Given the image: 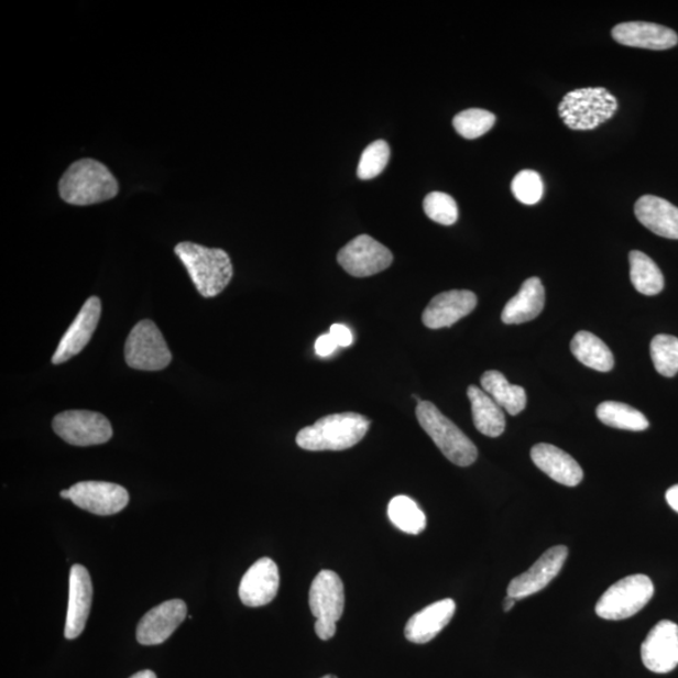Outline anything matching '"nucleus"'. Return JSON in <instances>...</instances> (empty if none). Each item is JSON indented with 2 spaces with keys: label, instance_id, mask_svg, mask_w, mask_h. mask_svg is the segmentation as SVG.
Wrapping results in <instances>:
<instances>
[{
  "label": "nucleus",
  "instance_id": "1",
  "mask_svg": "<svg viewBox=\"0 0 678 678\" xmlns=\"http://www.w3.org/2000/svg\"><path fill=\"white\" fill-rule=\"evenodd\" d=\"M61 198L76 207L111 200L119 194V183L109 167L94 158L70 165L59 181Z\"/></svg>",
  "mask_w": 678,
  "mask_h": 678
},
{
  "label": "nucleus",
  "instance_id": "2",
  "mask_svg": "<svg viewBox=\"0 0 678 678\" xmlns=\"http://www.w3.org/2000/svg\"><path fill=\"white\" fill-rule=\"evenodd\" d=\"M175 253L205 298L217 297L233 278V264L222 249L184 242L175 247Z\"/></svg>",
  "mask_w": 678,
  "mask_h": 678
},
{
  "label": "nucleus",
  "instance_id": "3",
  "mask_svg": "<svg viewBox=\"0 0 678 678\" xmlns=\"http://www.w3.org/2000/svg\"><path fill=\"white\" fill-rule=\"evenodd\" d=\"M370 420L360 414L328 415L302 428L297 445L307 451H342L359 444L370 428Z\"/></svg>",
  "mask_w": 678,
  "mask_h": 678
},
{
  "label": "nucleus",
  "instance_id": "4",
  "mask_svg": "<svg viewBox=\"0 0 678 678\" xmlns=\"http://www.w3.org/2000/svg\"><path fill=\"white\" fill-rule=\"evenodd\" d=\"M416 417L425 433L431 437L445 458L458 467H470L478 459L474 442L455 425L450 418L441 414L433 403L423 401L416 407Z\"/></svg>",
  "mask_w": 678,
  "mask_h": 678
},
{
  "label": "nucleus",
  "instance_id": "5",
  "mask_svg": "<svg viewBox=\"0 0 678 678\" xmlns=\"http://www.w3.org/2000/svg\"><path fill=\"white\" fill-rule=\"evenodd\" d=\"M617 109V98L603 87L576 89L567 94L558 107L560 119L576 131L601 127L613 118Z\"/></svg>",
  "mask_w": 678,
  "mask_h": 678
},
{
  "label": "nucleus",
  "instance_id": "6",
  "mask_svg": "<svg viewBox=\"0 0 678 678\" xmlns=\"http://www.w3.org/2000/svg\"><path fill=\"white\" fill-rule=\"evenodd\" d=\"M654 594L655 586L649 577L630 576L604 592L595 605V613L606 621L627 620L644 609Z\"/></svg>",
  "mask_w": 678,
  "mask_h": 678
},
{
  "label": "nucleus",
  "instance_id": "7",
  "mask_svg": "<svg viewBox=\"0 0 678 678\" xmlns=\"http://www.w3.org/2000/svg\"><path fill=\"white\" fill-rule=\"evenodd\" d=\"M309 606L316 617L315 630L322 641L336 635L337 622L345 610V587L333 570H322L311 582Z\"/></svg>",
  "mask_w": 678,
  "mask_h": 678
},
{
  "label": "nucleus",
  "instance_id": "8",
  "mask_svg": "<svg viewBox=\"0 0 678 678\" xmlns=\"http://www.w3.org/2000/svg\"><path fill=\"white\" fill-rule=\"evenodd\" d=\"M124 359L131 369L139 371H162L173 360L165 338L153 320H141L132 328L127 345Z\"/></svg>",
  "mask_w": 678,
  "mask_h": 678
},
{
  "label": "nucleus",
  "instance_id": "9",
  "mask_svg": "<svg viewBox=\"0 0 678 678\" xmlns=\"http://www.w3.org/2000/svg\"><path fill=\"white\" fill-rule=\"evenodd\" d=\"M53 430L62 440L81 448L106 444L113 435L111 423L103 415L86 409H70L57 415Z\"/></svg>",
  "mask_w": 678,
  "mask_h": 678
},
{
  "label": "nucleus",
  "instance_id": "10",
  "mask_svg": "<svg viewBox=\"0 0 678 678\" xmlns=\"http://www.w3.org/2000/svg\"><path fill=\"white\" fill-rule=\"evenodd\" d=\"M337 261L348 274L364 278L386 271L394 261V255L378 240L363 234L343 247Z\"/></svg>",
  "mask_w": 678,
  "mask_h": 678
},
{
  "label": "nucleus",
  "instance_id": "11",
  "mask_svg": "<svg viewBox=\"0 0 678 678\" xmlns=\"http://www.w3.org/2000/svg\"><path fill=\"white\" fill-rule=\"evenodd\" d=\"M69 501L88 513L113 515L129 505L128 490L106 481H81L69 489Z\"/></svg>",
  "mask_w": 678,
  "mask_h": 678
},
{
  "label": "nucleus",
  "instance_id": "12",
  "mask_svg": "<svg viewBox=\"0 0 678 678\" xmlns=\"http://www.w3.org/2000/svg\"><path fill=\"white\" fill-rule=\"evenodd\" d=\"M642 663L649 671L668 674L678 666V626L671 621H661L649 631L641 646Z\"/></svg>",
  "mask_w": 678,
  "mask_h": 678
},
{
  "label": "nucleus",
  "instance_id": "13",
  "mask_svg": "<svg viewBox=\"0 0 678 678\" xmlns=\"http://www.w3.org/2000/svg\"><path fill=\"white\" fill-rule=\"evenodd\" d=\"M568 548L557 546L548 549L525 573L517 576L507 586V595L515 600L533 595L544 590L564 568Z\"/></svg>",
  "mask_w": 678,
  "mask_h": 678
},
{
  "label": "nucleus",
  "instance_id": "14",
  "mask_svg": "<svg viewBox=\"0 0 678 678\" xmlns=\"http://www.w3.org/2000/svg\"><path fill=\"white\" fill-rule=\"evenodd\" d=\"M187 605L182 600L163 602L141 619L136 637L141 645H162L185 621Z\"/></svg>",
  "mask_w": 678,
  "mask_h": 678
},
{
  "label": "nucleus",
  "instance_id": "15",
  "mask_svg": "<svg viewBox=\"0 0 678 678\" xmlns=\"http://www.w3.org/2000/svg\"><path fill=\"white\" fill-rule=\"evenodd\" d=\"M101 310V300L98 297H91L85 303L74 324L62 337L57 351L53 354V364L65 363L84 350L100 322Z\"/></svg>",
  "mask_w": 678,
  "mask_h": 678
},
{
  "label": "nucleus",
  "instance_id": "16",
  "mask_svg": "<svg viewBox=\"0 0 678 678\" xmlns=\"http://www.w3.org/2000/svg\"><path fill=\"white\" fill-rule=\"evenodd\" d=\"M94 587L91 576L81 565H75L69 573L68 610L65 627V637L76 639L81 636L86 627L89 612H91Z\"/></svg>",
  "mask_w": 678,
  "mask_h": 678
},
{
  "label": "nucleus",
  "instance_id": "17",
  "mask_svg": "<svg viewBox=\"0 0 678 678\" xmlns=\"http://www.w3.org/2000/svg\"><path fill=\"white\" fill-rule=\"evenodd\" d=\"M280 569L271 558H262L248 569L239 587L240 601L247 606L270 604L280 591Z\"/></svg>",
  "mask_w": 678,
  "mask_h": 678
},
{
  "label": "nucleus",
  "instance_id": "18",
  "mask_svg": "<svg viewBox=\"0 0 678 678\" xmlns=\"http://www.w3.org/2000/svg\"><path fill=\"white\" fill-rule=\"evenodd\" d=\"M478 298L470 291H449L437 294L424 310L423 322L427 328L451 327L477 308Z\"/></svg>",
  "mask_w": 678,
  "mask_h": 678
},
{
  "label": "nucleus",
  "instance_id": "19",
  "mask_svg": "<svg viewBox=\"0 0 678 678\" xmlns=\"http://www.w3.org/2000/svg\"><path fill=\"white\" fill-rule=\"evenodd\" d=\"M612 37L622 46L653 51L670 50L678 43V35L671 29L656 23L628 22L614 26Z\"/></svg>",
  "mask_w": 678,
  "mask_h": 678
},
{
  "label": "nucleus",
  "instance_id": "20",
  "mask_svg": "<svg viewBox=\"0 0 678 678\" xmlns=\"http://www.w3.org/2000/svg\"><path fill=\"white\" fill-rule=\"evenodd\" d=\"M535 466L544 474L566 486H577L582 483L583 470L566 451L549 444L535 445L531 451Z\"/></svg>",
  "mask_w": 678,
  "mask_h": 678
},
{
  "label": "nucleus",
  "instance_id": "21",
  "mask_svg": "<svg viewBox=\"0 0 678 678\" xmlns=\"http://www.w3.org/2000/svg\"><path fill=\"white\" fill-rule=\"evenodd\" d=\"M457 604L450 598L437 601L417 612L408 620L405 637L413 644L424 645L433 641L451 622Z\"/></svg>",
  "mask_w": 678,
  "mask_h": 678
},
{
  "label": "nucleus",
  "instance_id": "22",
  "mask_svg": "<svg viewBox=\"0 0 678 678\" xmlns=\"http://www.w3.org/2000/svg\"><path fill=\"white\" fill-rule=\"evenodd\" d=\"M642 226L658 237L678 240V208L658 196L645 195L635 205Z\"/></svg>",
  "mask_w": 678,
  "mask_h": 678
},
{
  "label": "nucleus",
  "instance_id": "23",
  "mask_svg": "<svg viewBox=\"0 0 678 678\" xmlns=\"http://www.w3.org/2000/svg\"><path fill=\"white\" fill-rule=\"evenodd\" d=\"M546 305V291L537 276L526 280L520 293L516 294L502 314L505 325H522L537 318Z\"/></svg>",
  "mask_w": 678,
  "mask_h": 678
},
{
  "label": "nucleus",
  "instance_id": "24",
  "mask_svg": "<svg viewBox=\"0 0 678 678\" xmlns=\"http://www.w3.org/2000/svg\"><path fill=\"white\" fill-rule=\"evenodd\" d=\"M468 397L478 431L489 437L501 436L506 424L503 408L483 389L477 386L468 389Z\"/></svg>",
  "mask_w": 678,
  "mask_h": 678
},
{
  "label": "nucleus",
  "instance_id": "25",
  "mask_svg": "<svg viewBox=\"0 0 678 678\" xmlns=\"http://www.w3.org/2000/svg\"><path fill=\"white\" fill-rule=\"evenodd\" d=\"M481 387L508 415L516 416L524 412L526 406L525 390L511 385L504 374L499 371H488L481 378Z\"/></svg>",
  "mask_w": 678,
  "mask_h": 678
},
{
  "label": "nucleus",
  "instance_id": "26",
  "mask_svg": "<svg viewBox=\"0 0 678 678\" xmlns=\"http://www.w3.org/2000/svg\"><path fill=\"white\" fill-rule=\"evenodd\" d=\"M570 351L587 368L600 372H610L613 369L614 359L609 346L591 332H578L570 342Z\"/></svg>",
  "mask_w": 678,
  "mask_h": 678
},
{
  "label": "nucleus",
  "instance_id": "27",
  "mask_svg": "<svg viewBox=\"0 0 678 678\" xmlns=\"http://www.w3.org/2000/svg\"><path fill=\"white\" fill-rule=\"evenodd\" d=\"M631 282L637 292L644 296H656L665 287L664 274L657 264L645 253H630Z\"/></svg>",
  "mask_w": 678,
  "mask_h": 678
},
{
  "label": "nucleus",
  "instance_id": "28",
  "mask_svg": "<svg viewBox=\"0 0 678 678\" xmlns=\"http://www.w3.org/2000/svg\"><path fill=\"white\" fill-rule=\"evenodd\" d=\"M598 420L606 426L627 431H645L649 423L646 416L632 407L614 401H605L597 407Z\"/></svg>",
  "mask_w": 678,
  "mask_h": 678
},
{
  "label": "nucleus",
  "instance_id": "29",
  "mask_svg": "<svg viewBox=\"0 0 678 678\" xmlns=\"http://www.w3.org/2000/svg\"><path fill=\"white\" fill-rule=\"evenodd\" d=\"M387 514L401 532L418 535L426 528V515L412 497L398 495L389 504Z\"/></svg>",
  "mask_w": 678,
  "mask_h": 678
},
{
  "label": "nucleus",
  "instance_id": "30",
  "mask_svg": "<svg viewBox=\"0 0 678 678\" xmlns=\"http://www.w3.org/2000/svg\"><path fill=\"white\" fill-rule=\"evenodd\" d=\"M650 357L655 369L665 378H674L678 372V338L658 335L650 342Z\"/></svg>",
  "mask_w": 678,
  "mask_h": 678
},
{
  "label": "nucleus",
  "instance_id": "31",
  "mask_svg": "<svg viewBox=\"0 0 678 678\" xmlns=\"http://www.w3.org/2000/svg\"><path fill=\"white\" fill-rule=\"evenodd\" d=\"M495 121V114L492 112L470 109L455 116L452 123L460 136L474 140L492 130Z\"/></svg>",
  "mask_w": 678,
  "mask_h": 678
},
{
  "label": "nucleus",
  "instance_id": "32",
  "mask_svg": "<svg viewBox=\"0 0 678 678\" xmlns=\"http://www.w3.org/2000/svg\"><path fill=\"white\" fill-rule=\"evenodd\" d=\"M424 210L428 218L446 227L453 226L459 218L457 201L445 193L428 194L424 200Z\"/></svg>",
  "mask_w": 678,
  "mask_h": 678
},
{
  "label": "nucleus",
  "instance_id": "33",
  "mask_svg": "<svg viewBox=\"0 0 678 678\" xmlns=\"http://www.w3.org/2000/svg\"><path fill=\"white\" fill-rule=\"evenodd\" d=\"M389 162L390 146L387 142L383 140L374 141L363 151L357 175L361 181H370V178L379 176L386 168Z\"/></svg>",
  "mask_w": 678,
  "mask_h": 678
},
{
  "label": "nucleus",
  "instance_id": "34",
  "mask_svg": "<svg viewBox=\"0 0 678 678\" xmlns=\"http://www.w3.org/2000/svg\"><path fill=\"white\" fill-rule=\"evenodd\" d=\"M512 192L515 198L525 205L538 204L544 193L542 176L533 170H523L514 177Z\"/></svg>",
  "mask_w": 678,
  "mask_h": 678
},
{
  "label": "nucleus",
  "instance_id": "35",
  "mask_svg": "<svg viewBox=\"0 0 678 678\" xmlns=\"http://www.w3.org/2000/svg\"><path fill=\"white\" fill-rule=\"evenodd\" d=\"M338 345V347H350L353 342V336L350 328L343 325H333L331 331H329Z\"/></svg>",
  "mask_w": 678,
  "mask_h": 678
},
{
  "label": "nucleus",
  "instance_id": "36",
  "mask_svg": "<svg viewBox=\"0 0 678 678\" xmlns=\"http://www.w3.org/2000/svg\"><path fill=\"white\" fill-rule=\"evenodd\" d=\"M337 347L338 345L331 335H324L317 339L316 353L319 357H328L337 350Z\"/></svg>",
  "mask_w": 678,
  "mask_h": 678
},
{
  "label": "nucleus",
  "instance_id": "37",
  "mask_svg": "<svg viewBox=\"0 0 678 678\" xmlns=\"http://www.w3.org/2000/svg\"><path fill=\"white\" fill-rule=\"evenodd\" d=\"M666 502L674 508L676 513H678V485H675L667 490Z\"/></svg>",
  "mask_w": 678,
  "mask_h": 678
},
{
  "label": "nucleus",
  "instance_id": "38",
  "mask_svg": "<svg viewBox=\"0 0 678 678\" xmlns=\"http://www.w3.org/2000/svg\"><path fill=\"white\" fill-rule=\"evenodd\" d=\"M516 601L517 600H515V598L506 595V598L504 600V611L505 612L512 611V609L515 605Z\"/></svg>",
  "mask_w": 678,
  "mask_h": 678
},
{
  "label": "nucleus",
  "instance_id": "39",
  "mask_svg": "<svg viewBox=\"0 0 678 678\" xmlns=\"http://www.w3.org/2000/svg\"><path fill=\"white\" fill-rule=\"evenodd\" d=\"M130 678H157V677L153 671L145 670V671H140L131 676Z\"/></svg>",
  "mask_w": 678,
  "mask_h": 678
},
{
  "label": "nucleus",
  "instance_id": "40",
  "mask_svg": "<svg viewBox=\"0 0 678 678\" xmlns=\"http://www.w3.org/2000/svg\"><path fill=\"white\" fill-rule=\"evenodd\" d=\"M59 495H61L62 499H68V501H69V489L68 490H62Z\"/></svg>",
  "mask_w": 678,
  "mask_h": 678
},
{
  "label": "nucleus",
  "instance_id": "41",
  "mask_svg": "<svg viewBox=\"0 0 678 678\" xmlns=\"http://www.w3.org/2000/svg\"><path fill=\"white\" fill-rule=\"evenodd\" d=\"M322 678H337V677H336V676H333V675H327V676H325V677H322Z\"/></svg>",
  "mask_w": 678,
  "mask_h": 678
}]
</instances>
